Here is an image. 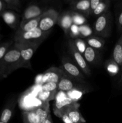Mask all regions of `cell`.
<instances>
[{
    "label": "cell",
    "mask_w": 122,
    "mask_h": 123,
    "mask_svg": "<svg viewBox=\"0 0 122 123\" xmlns=\"http://www.w3.org/2000/svg\"><path fill=\"white\" fill-rule=\"evenodd\" d=\"M22 44L14 43L3 58L0 60V79L7 78L11 73L19 69Z\"/></svg>",
    "instance_id": "obj_1"
},
{
    "label": "cell",
    "mask_w": 122,
    "mask_h": 123,
    "mask_svg": "<svg viewBox=\"0 0 122 123\" xmlns=\"http://www.w3.org/2000/svg\"><path fill=\"white\" fill-rule=\"evenodd\" d=\"M51 31H43L39 28L26 31V32H19L16 31L13 40L14 43L20 44H33V43L43 42L47 39L50 35Z\"/></svg>",
    "instance_id": "obj_2"
},
{
    "label": "cell",
    "mask_w": 122,
    "mask_h": 123,
    "mask_svg": "<svg viewBox=\"0 0 122 123\" xmlns=\"http://www.w3.org/2000/svg\"><path fill=\"white\" fill-rule=\"evenodd\" d=\"M112 25V13L110 10L97 17L93 25L94 35L107 38L111 34Z\"/></svg>",
    "instance_id": "obj_3"
},
{
    "label": "cell",
    "mask_w": 122,
    "mask_h": 123,
    "mask_svg": "<svg viewBox=\"0 0 122 123\" xmlns=\"http://www.w3.org/2000/svg\"><path fill=\"white\" fill-rule=\"evenodd\" d=\"M60 68L68 76L74 78L81 82H84L86 75L83 73L74 60L68 56H63L62 58Z\"/></svg>",
    "instance_id": "obj_4"
},
{
    "label": "cell",
    "mask_w": 122,
    "mask_h": 123,
    "mask_svg": "<svg viewBox=\"0 0 122 123\" xmlns=\"http://www.w3.org/2000/svg\"><path fill=\"white\" fill-rule=\"evenodd\" d=\"M42 43H37L33 44H22L20 50V60L19 62V68H26L31 69V59L34 53Z\"/></svg>",
    "instance_id": "obj_5"
},
{
    "label": "cell",
    "mask_w": 122,
    "mask_h": 123,
    "mask_svg": "<svg viewBox=\"0 0 122 123\" xmlns=\"http://www.w3.org/2000/svg\"><path fill=\"white\" fill-rule=\"evenodd\" d=\"M60 13L55 8L50 7L42 14L38 28L43 31H51L54 26L57 24Z\"/></svg>",
    "instance_id": "obj_6"
},
{
    "label": "cell",
    "mask_w": 122,
    "mask_h": 123,
    "mask_svg": "<svg viewBox=\"0 0 122 123\" xmlns=\"http://www.w3.org/2000/svg\"><path fill=\"white\" fill-rule=\"evenodd\" d=\"M68 49H69V52L71 55L74 62L81 70L83 73L87 76H90L91 70L89 66L85 60L83 55L78 51L76 47L75 46L73 40L71 38H69L68 40Z\"/></svg>",
    "instance_id": "obj_7"
},
{
    "label": "cell",
    "mask_w": 122,
    "mask_h": 123,
    "mask_svg": "<svg viewBox=\"0 0 122 123\" xmlns=\"http://www.w3.org/2000/svg\"><path fill=\"white\" fill-rule=\"evenodd\" d=\"M50 7L47 4L44 3L32 2L24 10L20 22L40 16Z\"/></svg>",
    "instance_id": "obj_8"
},
{
    "label": "cell",
    "mask_w": 122,
    "mask_h": 123,
    "mask_svg": "<svg viewBox=\"0 0 122 123\" xmlns=\"http://www.w3.org/2000/svg\"><path fill=\"white\" fill-rule=\"evenodd\" d=\"M65 74L60 67H51L47 70L42 76V84L48 82L59 83Z\"/></svg>",
    "instance_id": "obj_9"
},
{
    "label": "cell",
    "mask_w": 122,
    "mask_h": 123,
    "mask_svg": "<svg viewBox=\"0 0 122 123\" xmlns=\"http://www.w3.org/2000/svg\"><path fill=\"white\" fill-rule=\"evenodd\" d=\"M57 24L62 29L65 36L68 38L70 28L73 24L72 11H65L60 13Z\"/></svg>",
    "instance_id": "obj_10"
},
{
    "label": "cell",
    "mask_w": 122,
    "mask_h": 123,
    "mask_svg": "<svg viewBox=\"0 0 122 123\" xmlns=\"http://www.w3.org/2000/svg\"><path fill=\"white\" fill-rule=\"evenodd\" d=\"M70 10L83 14L86 17L91 15L90 0H75L70 3Z\"/></svg>",
    "instance_id": "obj_11"
},
{
    "label": "cell",
    "mask_w": 122,
    "mask_h": 123,
    "mask_svg": "<svg viewBox=\"0 0 122 123\" xmlns=\"http://www.w3.org/2000/svg\"><path fill=\"white\" fill-rule=\"evenodd\" d=\"M83 56L89 66H98L101 62L102 55L100 50L87 46Z\"/></svg>",
    "instance_id": "obj_12"
},
{
    "label": "cell",
    "mask_w": 122,
    "mask_h": 123,
    "mask_svg": "<svg viewBox=\"0 0 122 123\" xmlns=\"http://www.w3.org/2000/svg\"><path fill=\"white\" fill-rule=\"evenodd\" d=\"M1 17L4 22L11 28L17 30L19 28L20 23L19 16L13 10L6 9L1 14Z\"/></svg>",
    "instance_id": "obj_13"
},
{
    "label": "cell",
    "mask_w": 122,
    "mask_h": 123,
    "mask_svg": "<svg viewBox=\"0 0 122 123\" xmlns=\"http://www.w3.org/2000/svg\"><path fill=\"white\" fill-rule=\"evenodd\" d=\"M79 105H80L75 102L63 109L73 122L75 123H86V120L83 117L81 112L79 111Z\"/></svg>",
    "instance_id": "obj_14"
},
{
    "label": "cell",
    "mask_w": 122,
    "mask_h": 123,
    "mask_svg": "<svg viewBox=\"0 0 122 123\" xmlns=\"http://www.w3.org/2000/svg\"><path fill=\"white\" fill-rule=\"evenodd\" d=\"M22 116L24 123H42L45 120L35 108L24 111Z\"/></svg>",
    "instance_id": "obj_15"
},
{
    "label": "cell",
    "mask_w": 122,
    "mask_h": 123,
    "mask_svg": "<svg viewBox=\"0 0 122 123\" xmlns=\"http://www.w3.org/2000/svg\"><path fill=\"white\" fill-rule=\"evenodd\" d=\"M80 82H81L78 81L74 78L68 76L65 74L59 82L57 90L63 92H69L77 88L78 83Z\"/></svg>",
    "instance_id": "obj_16"
},
{
    "label": "cell",
    "mask_w": 122,
    "mask_h": 123,
    "mask_svg": "<svg viewBox=\"0 0 122 123\" xmlns=\"http://www.w3.org/2000/svg\"><path fill=\"white\" fill-rule=\"evenodd\" d=\"M16 103L17 102L15 98L9 100L7 102V103L5 105L4 107L2 109L1 115H0L1 121L5 123H8L13 116Z\"/></svg>",
    "instance_id": "obj_17"
},
{
    "label": "cell",
    "mask_w": 122,
    "mask_h": 123,
    "mask_svg": "<svg viewBox=\"0 0 122 123\" xmlns=\"http://www.w3.org/2000/svg\"><path fill=\"white\" fill-rule=\"evenodd\" d=\"M41 16L20 22L19 28L17 29L16 31H19V32H26V31H31V30L37 28H38L39 20H40Z\"/></svg>",
    "instance_id": "obj_18"
},
{
    "label": "cell",
    "mask_w": 122,
    "mask_h": 123,
    "mask_svg": "<svg viewBox=\"0 0 122 123\" xmlns=\"http://www.w3.org/2000/svg\"><path fill=\"white\" fill-rule=\"evenodd\" d=\"M87 46L98 50H103L105 47V40L104 38L99 36L93 35L84 39Z\"/></svg>",
    "instance_id": "obj_19"
},
{
    "label": "cell",
    "mask_w": 122,
    "mask_h": 123,
    "mask_svg": "<svg viewBox=\"0 0 122 123\" xmlns=\"http://www.w3.org/2000/svg\"><path fill=\"white\" fill-rule=\"evenodd\" d=\"M111 58L122 68V33L115 44Z\"/></svg>",
    "instance_id": "obj_20"
},
{
    "label": "cell",
    "mask_w": 122,
    "mask_h": 123,
    "mask_svg": "<svg viewBox=\"0 0 122 123\" xmlns=\"http://www.w3.org/2000/svg\"><path fill=\"white\" fill-rule=\"evenodd\" d=\"M110 4H111V0H102L94 8V10L92 12L91 15L98 17L99 16L104 14L105 12L109 11Z\"/></svg>",
    "instance_id": "obj_21"
},
{
    "label": "cell",
    "mask_w": 122,
    "mask_h": 123,
    "mask_svg": "<svg viewBox=\"0 0 122 123\" xmlns=\"http://www.w3.org/2000/svg\"><path fill=\"white\" fill-rule=\"evenodd\" d=\"M105 68L108 73L111 76L117 75L122 71V67L115 62L112 58L108 60L105 62Z\"/></svg>",
    "instance_id": "obj_22"
},
{
    "label": "cell",
    "mask_w": 122,
    "mask_h": 123,
    "mask_svg": "<svg viewBox=\"0 0 122 123\" xmlns=\"http://www.w3.org/2000/svg\"><path fill=\"white\" fill-rule=\"evenodd\" d=\"M116 22L117 30L120 33H122V1H118L115 6Z\"/></svg>",
    "instance_id": "obj_23"
},
{
    "label": "cell",
    "mask_w": 122,
    "mask_h": 123,
    "mask_svg": "<svg viewBox=\"0 0 122 123\" xmlns=\"http://www.w3.org/2000/svg\"><path fill=\"white\" fill-rule=\"evenodd\" d=\"M74 103H75L74 100L69 98V97H67L64 99H62V100L59 101V102L55 103V106H54V111L61 110V109H63L65 107H67L68 106L71 105L73 104Z\"/></svg>",
    "instance_id": "obj_24"
},
{
    "label": "cell",
    "mask_w": 122,
    "mask_h": 123,
    "mask_svg": "<svg viewBox=\"0 0 122 123\" xmlns=\"http://www.w3.org/2000/svg\"><path fill=\"white\" fill-rule=\"evenodd\" d=\"M79 31H80V38L83 39H86L93 36V31L87 24L79 26Z\"/></svg>",
    "instance_id": "obj_25"
},
{
    "label": "cell",
    "mask_w": 122,
    "mask_h": 123,
    "mask_svg": "<svg viewBox=\"0 0 122 123\" xmlns=\"http://www.w3.org/2000/svg\"><path fill=\"white\" fill-rule=\"evenodd\" d=\"M72 14L73 24L75 25L80 26L84 24H86L87 22L86 17L83 14L72 11Z\"/></svg>",
    "instance_id": "obj_26"
},
{
    "label": "cell",
    "mask_w": 122,
    "mask_h": 123,
    "mask_svg": "<svg viewBox=\"0 0 122 123\" xmlns=\"http://www.w3.org/2000/svg\"><path fill=\"white\" fill-rule=\"evenodd\" d=\"M13 44H14V41L13 40L0 43V60L3 58L4 56L6 55Z\"/></svg>",
    "instance_id": "obj_27"
},
{
    "label": "cell",
    "mask_w": 122,
    "mask_h": 123,
    "mask_svg": "<svg viewBox=\"0 0 122 123\" xmlns=\"http://www.w3.org/2000/svg\"><path fill=\"white\" fill-rule=\"evenodd\" d=\"M57 91H42V92L38 95V97L39 100L43 102H49L50 100L54 99L56 94Z\"/></svg>",
    "instance_id": "obj_28"
},
{
    "label": "cell",
    "mask_w": 122,
    "mask_h": 123,
    "mask_svg": "<svg viewBox=\"0 0 122 123\" xmlns=\"http://www.w3.org/2000/svg\"><path fill=\"white\" fill-rule=\"evenodd\" d=\"M7 6V9L20 12L21 4L20 0H2Z\"/></svg>",
    "instance_id": "obj_29"
},
{
    "label": "cell",
    "mask_w": 122,
    "mask_h": 123,
    "mask_svg": "<svg viewBox=\"0 0 122 123\" xmlns=\"http://www.w3.org/2000/svg\"><path fill=\"white\" fill-rule=\"evenodd\" d=\"M74 42L75 46L76 47L78 51L83 55L84 53L85 50L87 46V44L86 43V41L84 39H83L81 38H77L76 39H72Z\"/></svg>",
    "instance_id": "obj_30"
},
{
    "label": "cell",
    "mask_w": 122,
    "mask_h": 123,
    "mask_svg": "<svg viewBox=\"0 0 122 123\" xmlns=\"http://www.w3.org/2000/svg\"><path fill=\"white\" fill-rule=\"evenodd\" d=\"M54 114L58 117L61 118L64 123H75L69 118L63 109L59 111H54Z\"/></svg>",
    "instance_id": "obj_31"
},
{
    "label": "cell",
    "mask_w": 122,
    "mask_h": 123,
    "mask_svg": "<svg viewBox=\"0 0 122 123\" xmlns=\"http://www.w3.org/2000/svg\"><path fill=\"white\" fill-rule=\"evenodd\" d=\"M69 38L71 39H76L77 38H80V31H79V26L73 24L70 28L69 33Z\"/></svg>",
    "instance_id": "obj_32"
},
{
    "label": "cell",
    "mask_w": 122,
    "mask_h": 123,
    "mask_svg": "<svg viewBox=\"0 0 122 123\" xmlns=\"http://www.w3.org/2000/svg\"><path fill=\"white\" fill-rule=\"evenodd\" d=\"M58 83L48 82L42 85V90L45 91H58Z\"/></svg>",
    "instance_id": "obj_33"
},
{
    "label": "cell",
    "mask_w": 122,
    "mask_h": 123,
    "mask_svg": "<svg viewBox=\"0 0 122 123\" xmlns=\"http://www.w3.org/2000/svg\"><path fill=\"white\" fill-rule=\"evenodd\" d=\"M102 0H90L91 8V14H92V12L94 10V8L96 7V6L99 4V3Z\"/></svg>",
    "instance_id": "obj_34"
},
{
    "label": "cell",
    "mask_w": 122,
    "mask_h": 123,
    "mask_svg": "<svg viewBox=\"0 0 122 123\" xmlns=\"http://www.w3.org/2000/svg\"><path fill=\"white\" fill-rule=\"evenodd\" d=\"M6 9H7V6L5 4V2H4L2 0H0V17H1V14L3 13V12H4Z\"/></svg>",
    "instance_id": "obj_35"
},
{
    "label": "cell",
    "mask_w": 122,
    "mask_h": 123,
    "mask_svg": "<svg viewBox=\"0 0 122 123\" xmlns=\"http://www.w3.org/2000/svg\"><path fill=\"white\" fill-rule=\"evenodd\" d=\"M117 88L119 90L122 91V68L120 73V78L118 80V82H117Z\"/></svg>",
    "instance_id": "obj_36"
},
{
    "label": "cell",
    "mask_w": 122,
    "mask_h": 123,
    "mask_svg": "<svg viewBox=\"0 0 122 123\" xmlns=\"http://www.w3.org/2000/svg\"><path fill=\"white\" fill-rule=\"evenodd\" d=\"M42 123H53V120L52 118H51V115H49V116Z\"/></svg>",
    "instance_id": "obj_37"
},
{
    "label": "cell",
    "mask_w": 122,
    "mask_h": 123,
    "mask_svg": "<svg viewBox=\"0 0 122 123\" xmlns=\"http://www.w3.org/2000/svg\"><path fill=\"white\" fill-rule=\"evenodd\" d=\"M66 2H67V3H69L70 4L71 2H72V1H73V0H64Z\"/></svg>",
    "instance_id": "obj_38"
},
{
    "label": "cell",
    "mask_w": 122,
    "mask_h": 123,
    "mask_svg": "<svg viewBox=\"0 0 122 123\" xmlns=\"http://www.w3.org/2000/svg\"><path fill=\"white\" fill-rule=\"evenodd\" d=\"M111 1H117V2H118V1H122V0H111Z\"/></svg>",
    "instance_id": "obj_39"
},
{
    "label": "cell",
    "mask_w": 122,
    "mask_h": 123,
    "mask_svg": "<svg viewBox=\"0 0 122 123\" xmlns=\"http://www.w3.org/2000/svg\"><path fill=\"white\" fill-rule=\"evenodd\" d=\"M1 38H2V36L0 35V43H1Z\"/></svg>",
    "instance_id": "obj_40"
},
{
    "label": "cell",
    "mask_w": 122,
    "mask_h": 123,
    "mask_svg": "<svg viewBox=\"0 0 122 123\" xmlns=\"http://www.w3.org/2000/svg\"><path fill=\"white\" fill-rule=\"evenodd\" d=\"M0 123H5L2 122V121H1V120H0Z\"/></svg>",
    "instance_id": "obj_41"
},
{
    "label": "cell",
    "mask_w": 122,
    "mask_h": 123,
    "mask_svg": "<svg viewBox=\"0 0 122 123\" xmlns=\"http://www.w3.org/2000/svg\"><path fill=\"white\" fill-rule=\"evenodd\" d=\"M73 1H75V0H73Z\"/></svg>",
    "instance_id": "obj_42"
}]
</instances>
